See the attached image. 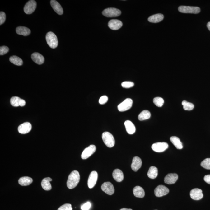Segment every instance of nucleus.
<instances>
[{"label":"nucleus","instance_id":"nucleus-1","mask_svg":"<svg viewBox=\"0 0 210 210\" xmlns=\"http://www.w3.org/2000/svg\"><path fill=\"white\" fill-rule=\"evenodd\" d=\"M80 179L79 172L77 170L73 171L68 176L67 182V186L70 189L75 188L79 183Z\"/></svg>","mask_w":210,"mask_h":210},{"label":"nucleus","instance_id":"nucleus-2","mask_svg":"<svg viewBox=\"0 0 210 210\" xmlns=\"http://www.w3.org/2000/svg\"><path fill=\"white\" fill-rule=\"evenodd\" d=\"M46 40L48 46L53 49L57 47L58 45V40L57 36L53 32L47 33L46 35Z\"/></svg>","mask_w":210,"mask_h":210},{"label":"nucleus","instance_id":"nucleus-3","mask_svg":"<svg viewBox=\"0 0 210 210\" xmlns=\"http://www.w3.org/2000/svg\"><path fill=\"white\" fill-rule=\"evenodd\" d=\"M102 138L104 144L108 147H113L115 145L114 138L113 135L109 132H105L102 133Z\"/></svg>","mask_w":210,"mask_h":210},{"label":"nucleus","instance_id":"nucleus-4","mask_svg":"<svg viewBox=\"0 0 210 210\" xmlns=\"http://www.w3.org/2000/svg\"><path fill=\"white\" fill-rule=\"evenodd\" d=\"M102 14L105 16L109 18H113L120 15L121 11L115 8L110 7L104 9L102 12Z\"/></svg>","mask_w":210,"mask_h":210},{"label":"nucleus","instance_id":"nucleus-5","mask_svg":"<svg viewBox=\"0 0 210 210\" xmlns=\"http://www.w3.org/2000/svg\"><path fill=\"white\" fill-rule=\"evenodd\" d=\"M178 11L182 13L198 14L200 12V9L198 7L182 6L179 7Z\"/></svg>","mask_w":210,"mask_h":210},{"label":"nucleus","instance_id":"nucleus-6","mask_svg":"<svg viewBox=\"0 0 210 210\" xmlns=\"http://www.w3.org/2000/svg\"><path fill=\"white\" fill-rule=\"evenodd\" d=\"M133 101L130 98H127L118 105V108L119 111L124 112L130 110L132 107Z\"/></svg>","mask_w":210,"mask_h":210},{"label":"nucleus","instance_id":"nucleus-7","mask_svg":"<svg viewBox=\"0 0 210 210\" xmlns=\"http://www.w3.org/2000/svg\"><path fill=\"white\" fill-rule=\"evenodd\" d=\"M36 7V2L34 0L29 1L25 5L24 7V12L28 15L31 14L35 11Z\"/></svg>","mask_w":210,"mask_h":210},{"label":"nucleus","instance_id":"nucleus-8","mask_svg":"<svg viewBox=\"0 0 210 210\" xmlns=\"http://www.w3.org/2000/svg\"><path fill=\"white\" fill-rule=\"evenodd\" d=\"M96 150V146L94 145H91L84 149L81 155V158L83 160L86 159L92 155Z\"/></svg>","mask_w":210,"mask_h":210},{"label":"nucleus","instance_id":"nucleus-9","mask_svg":"<svg viewBox=\"0 0 210 210\" xmlns=\"http://www.w3.org/2000/svg\"><path fill=\"white\" fill-rule=\"evenodd\" d=\"M169 147V145L165 142H157L153 144L152 148L155 152H164Z\"/></svg>","mask_w":210,"mask_h":210},{"label":"nucleus","instance_id":"nucleus-10","mask_svg":"<svg viewBox=\"0 0 210 210\" xmlns=\"http://www.w3.org/2000/svg\"><path fill=\"white\" fill-rule=\"evenodd\" d=\"M169 192V189L162 185H159L155 189V194L157 197H161L166 195Z\"/></svg>","mask_w":210,"mask_h":210},{"label":"nucleus","instance_id":"nucleus-11","mask_svg":"<svg viewBox=\"0 0 210 210\" xmlns=\"http://www.w3.org/2000/svg\"><path fill=\"white\" fill-rule=\"evenodd\" d=\"M102 190L108 195H111L114 192V188L113 185L110 182L104 183L101 186Z\"/></svg>","mask_w":210,"mask_h":210},{"label":"nucleus","instance_id":"nucleus-12","mask_svg":"<svg viewBox=\"0 0 210 210\" xmlns=\"http://www.w3.org/2000/svg\"><path fill=\"white\" fill-rule=\"evenodd\" d=\"M97 172L96 171L91 172L88 179V185L89 188L91 189L94 187L97 181Z\"/></svg>","mask_w":210,"mask_h":210},{"label":"nucleus","instance_id":"nucleus-13","mask_svg":"<svg viewBox=\"0 0 210 210\" xmlns=\"http://www.w3.org/2000/svg\"><path fill=\"white\" fill-rule=\"evenodd\" d=\"M191 198L194 200H198L203 197V194L201 189L198 188H194L191 190L190 193Z\"/></svg>","mask_w":210,"mask_h":210},{"label":"nucleus","instance_id":"nucleus-14","mask_svg":"<svg viewBox=\"0 0 210 210\" xmlns=\"http://www.w3.org/2000/svg\"><path fill=\"white\" fill-rule=\"evenodd\" d=\"M32 125L29 122H25L20 124L18 127V131L21 134H26L30 132Z\"/></svg>","mask_w":210,"mask_h":210},{"label":"nucleus","instance_id":"nucleus-15","mask_svg":"<svg viewBox=\"0 0 210 210\" xmlns=\"http://www.w3.org/2000/svg\"><path fill=\"white\" fill-rule=\"evenodd\" d=\"M142 165V161L141 159L138 156H135L134 157L132 160L131 167L132 170L135 172H137L141 167Z\"/></svg>","mask_w":210,"mask_h":210},{"label":"nucleus","instance_id":"nucleus-16","mask_svg":"<svg viewBox=\"0 0 210 210\" xmlns=\"http://www.w3.org/2000/svg\"><path fill=\"white\" fill-rule=\"evenodd\" d=\"M178 176L175 173H170L168 174L165 177L164 182L168 184H173L178 180Z\"/></svg>","mask_w":210,"mask_h":210},{"label":"nucleus","instance_id":"nucleus-17","mask_svg":"<svg viewBox=\"0 0 210 210\" xmlns=\"http://www.w3.org/2000/svg\"><path fill=\"white\" fill-rule=\"evenodd\" d=\"M122 22L118 20H111L109 22L108 26L113 30H118L122 26Z\"/></svg>","mask_w":210,"mask_h":210},{"label":"nucleus","instance_id":"nucleus-18","mask_svg":"<svg viewBox=\"0 0 210 210\" xmlns=\"http://www.w3.org/2000/svg\"><path fill=\"white\" fill-rule=\"evenodd\" d=\"M51 7L59 15H62L63 14V8L61 5L55 0H51L50 1Z\"/></svg>","mask_w":210,"mask_h":210},{"label":"nucleus","instance_id":"nucleus-19","mask_svg":"<svg viewBox=\"0 0 210 210\" xmlns=\"http://www.w3.org/2000/svg\"><path fill=\"white\" fill-rule=\"evenodd\" d=\"M32 60L38 65H41L44 62V57L39 53H34L31 56Z\"/></svg>","mask_w":210,"mask_h":210},{"label":"nucleus","instance_id":"nucleus-20","mask_svg":"<svg viewBox=\"0 0 210 210\" xmlns=\"http://www.w3.org/2000/svg\"><path fill=\"white\" fill-rule=\"evenodd\" d=\"M124 125L128 133L129 134H133L136 131V128L134 124L132 121L129 120L125 121L124 122Z\"/></svg>","mask_w":210,"mask_h":210},{"label":"nucleus","instance_id":"nucleus-21","mask_svg":"<svg viewBox=\"0 0 210 210\" xmlns=\"http://www.w3.org/2000/svg\"><path fill=\"white\" fill-rule=\"evenodd\" d=\"M113 178L118 182H121L124 179V173L122 171L119 169H116L113 173Z\"/></svg>","mask_w":210,"mask_h":210},{"label":"nucleus","instance_id":"nucleus-22","mask_svg":"<svg viewBox=\"0 0 210 210\" xmlns=\"http://www.w3.org/2000/svg\"><path fill=\"white\" fill-rule=\"evenodd\" d=\"M52 180V179L49 177L44 179L41 182V186L43 189L46 191L50 190L52 188V186L50 182Z\"/></svg>","mask_w":210,"mask_h":210},{"label":"nucleus","instance_id":"nucleus-23","mask_svg":"<svg viewBox=\"0 0 210 210\" xmlns=\"http://www.w3.org/2000/svg\"><path fill=\"white\" fill-rule=\"evenodd\" d=\"M163 18L164 16L162 14H157L149 17L148 20L151 23H157L161 21Z\"/></svg>","mask_w":210,"mask_h":210},{"label":"nucleus","instance_id":"nucleus-24","mask_svg":"<svg viewBox=\"0 0 210 210\" xmlns=\"http://www.w3.org/2000/svg\"><path fill=\"white\" fill-rule=\"evenodd\" d=\"M16 32L17 34L26 36L30 34L31 31L29 28L25 26H19L16 28Z\"/></svg>","mask_w":210,"mask_h":210},{"label":"nucleus","instance_id":"nucleus-25","mask_svg":"<svg viewBox=\"0 0 210 210\" xmlns=\"http://www.w3.org/2000/svg\"><path fill=\"white\" fill-rule=\"evenodd\" d=\"M133 193L135 197L142 198L144 197L145 192L144 190L141 186H135L133 188Z\"/></svg>","mask_w":210,"mask_h":210},{"label":"nucleus","instance_id":"nucleus-26","mask_svg":"<svg viewBox=\"0 0 210 210\" xmlns=\"http://www.w3.org/2000/svg\"><path fill=\"white\" fill-rule=\"evenodd\" d=\"M33 180L29 177H23L20 178L18 183L22 186H26L32 183Z\"/></svg>","mask_w":210,"mask_h":210},{"label":"nucleus","instance_id":"nucleus-27","mask_svg":"<svg viewBox=\"0 0 210 210\" xmlns=\"http://www.w3.org/2000/svg\"><path fill=\"white\" fill-rule=\"evenodd\" d=\"M170 140L177 149H181L183 148V144L178 137L172 136L170 138Z\"/></svg>","mask_w":210,"mask_h":210},{"label":"nucleus","instance_id":"nucleus-28","mask_svg":"<svg viewBox=\"0 0 210 210\" xmlns=\"http://www.w3.org/2000/svg\"><path fill=\"white\" fill-rule=\"evenodd\" d=\"M158 175V170L155 166H152L149 168L147 172L148 177L151 179H154L157 177Z\"/></svg>","mask_w":210,"mask_h":210},{"label":"nucleus","instance_id":"nucleus-29","mask_svg":"<svg viewBox=\"0 0 210 210\" xmlns=\"http://www.w3.org/2000/svg\"><path fill=\"white\" fill-rule=\"evenodd\" d=\"M150 117V112L147 110H144L138 115V118L139 120L143 121L149 119Z\"/></svg>","mask_w":210,"mask_h":210},{"label":"nucleus","instance_id":"nucleus-30","mask_svg":"<svg viewBox=\"0 0 210 210\" xmlns=\"http://www.w3.org/2000/svg\"><path fill=\"white\" fill-rule=\"evenodd\" d=\"M9 61L11 63L18 66H21L23 64L22 60L16 56H12L11 57L9 58Z\"/></svg>","mask_w":210,"mask_h":210},{"label":"nucleus","instance_id":"nucleus-31","mask_svg":"<svg viewBox=\"0 0 210 210\" xmlns=\"http://www.w3.org/2000/svg\"><path fill=\"white\" fill-rule=\"evenodd\" d=\"M21 99L18 96H13L10 99L11 105L15 107L19 106Z\"/></svg>","mask_w":210,"mask_h":210},{"label":"nucleus","instance_id":"nucleus-32","mask_svg":"<svg viewBox=\"0 0 210 210\" xmlns=\"http://www.w3.org/2000/svg\"><path fill=\"white\" fill-rule=\"evenodd\" d=\"M183 109L186 110H191L194 109V105L191 103L188 102L186 100H183L182 102Z\"/></svg>","mask_w":210,"mask_h":210},{"label":"nucleus","instance_id":"nucleus-33","mask_svg":"<svg viewBox=\"0 0 210 210\" xmlns=\"http://www.w3.org/2000/svg\"><path fill=\"white\" fill-rule=\"evenodd\" d=\"M153 103L157 107H161L164 103V100L160 97H156L153 99Z\"/></svg>","mask_w":210,"mask_h":210},{"label":"nucleus","instance_id":"nucleus-34","mask_svg":"<svg viewBox=\"0 0 210 210\" xmlns=\"http://www.w3.org/2000/svg\"><path fill=\"white\" fill-rule=\"evenodd\" d=\"M201 166L205 169L210 170V158L204 160L201 163Z\"/></svg>","mask_w":210,"mask_h":210},{"label":"nucleus","instance_id":"nucleus-35","mask_svg":"<svg viewBox=\"0 0 210 210\" xmlns=\"http://www.w3.org/2000/svg\"><path fill=\"white\" fill-rule=\"evenodd\" d=\"M134 84L133 82H124L121 83V86L123 88H129L133 87Z\"/></svg>","mask_w":210,"mask_h":210},{"label":"nucleus","instance_id":"nucleus-36","mask_svg":"<svg viewBox=\"0 0 210 210\" xmlns=\"http://www.w3.org/2000/svg\"><path fill=\"white\" fill-rule=\"evenodd\" d=\"M57 210H72L71 204L66 203L62 205Z\"/></svg>","mask_w":210,"mask_h":210},{"label":"nucleus","instance_id":"nucleus-37","mask_svg":"<svg viewBox=\"0 0 210 210\" xmlns=\"http://www.w3.org/2000/svg\"><path fill=\"white\" fill-rule=\"evenodd\" d=\"M9 51V48L6 46H2L0 47V55H3L7 54Z\"/></svg>","mask_w":210,"mask_h":210},{"label":"nucleus","instance_id":"nucleus-38","mask_svg":"<svg viewBox=\"0 0 210 210\" xmlns=\"http://www.w3.org/2000/svg\"><path fill=\"white\" fill-rule=\"evenodd\" d=\"M91 207V204L89 202H88L84 203L81 206V209L82 210H89Z\"/></svg>","mask_w":210,"mask_h":210},{"label":"nucleus","instance_id":"nucleus-39","mask_svg":"<svg viewBox=\"0 0 210 210\" xmlns=\"http://www.w3.org/2000/svg\"><path fill=\"white\" fill-rule=\"evenodd\" d=\"M6 19V14L3 12H0V25L3 24L5 21Z\"/></svg>","mask_w":210,"mask_h":210},{"label":"nucleus","instance_id":"nucleus-40","mask_svg":"<svg viewBox=\"0 0 210 210\" xmlns=\"http://www.w3.org/2000/svg\"><path fill=\"white\" fill-rule=\"evenodd\" d=\"M108 100V98L107 96H101V97L100 98L99 100V103L100 104H104L106 103L107 102V101Z\"/></svg>","mask_w":210,"mask_h":210},{"label":"nucleus","instance_id":"nucleus-41","mask_svg":"<svg viewBox=\"0 0 210 210\" xmlns=\"http://www.w3.org/2000/svg\"><path fill=\"white\" fill-rule=\"evenodd\" d=\"M204 180L208 184H210V174L205 175L204 177Z\"/></svg>","mask_w":210,"mask_h":210},{"label":"nucleus","instance_id":"nucleus-42","mask_svg":"<svg viewBox=\"0 0 210 210\" xmlns=\"http://www.w3.org/2000/svg\"><path fill=\"white\" fill-rule=\"evenodd\" d=\"M207 27L208 28V29L210 31V21L207 24Z\"/></svg>","mask_w":210,"mask_h":210},{"label":"nucleus","instance_id":"nucleus-43","mask_svg":"<svg viewBox=\"0 0 210 210\" xmlns=\"http://www.w3.org/2000/svg\"><path fill=\"white\" fill-rule=\"evenodd\" d=\"M120 210H132V209H130V208H121Z\"/></svg>","mask_w":210,"mask_h":210},{"label":"nucleus","instance_id":"nucleus-44","mask_svg":"<svg viewBox=\"0 0 210 210\" xmlns=\"http://www.w3.org/2000/svg\"></svg>","mask_w":210,"mask_h":210}]
</instances>
